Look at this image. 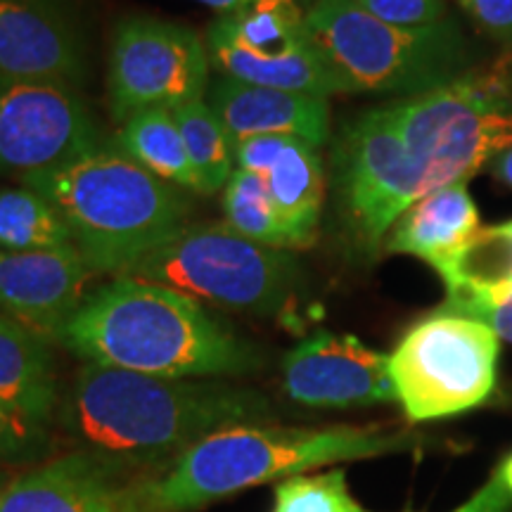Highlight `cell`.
I'll use <instances>...</instances> for the list:
<instances>
[{"instance_id":"5bb4252c","label":"cell","mask_w":512,"mask_h":512,"mask_svg":"<svg viewBox=\"0 0 512 512\" xmlns=\"http://www.w3.org/2000/svg\"><path fill=\"white\" fill-rule=\"evenodd\" d=\"M283 389L309 408H366L396 401L389 356L354 335L320 330L292 347L280 363Z\"/></svg>"},{"instance_id":"44dd1931","label":"cell","mask_w":512,"mask_h":512,"mask_svg":"<svg viewBox=\"0 0 512 512\" xmlns=\"http://www.w3.org/2000/svg\"><path fill=\"white\" fill-rule=\"evenodd\" d=\"M446 283V311L475 318L512 294V221L482 228L458 252L439 261Z\"/></svg>"},{"instance_id":"836d02e7","label":"cell","mask_w":512,"mask_h":512,"mask_svg":"<svg viewBox=\"0 0 512 512\" xmlns=\"http://www.w3.org/2000/svg\"><path fill=\"white\" fill-rule=\"evenodd\" d=\"M195 3H202L207 5V8L219 12V15H226V12L247 8V5H252L254 0H195Z\"/></svg>"},{"instance_id":"5b68a950","label":"cell","mask_w":512,"mask_h":512,"mask_svg":"<svg viewBox=\"0 0 512 512\" xmlns=\"http://www.w3.org/2000/svg\"><path fill=\"white\" fill-rule=\"evenodd\" d=\"M306 29L339 93L413 95L467 74V43L451 19L425 29L382 22L356 0H316Z\"/></svg>"},{"instance_id":"ac0fdd59","label":"cell","mask_w":512,"mask_h":512,"mask_svg":"<svg viewBox=\"0 0 512 512\" xmlns=\"http://www.w3.org/2000/svg\"><path fill=\"white\" fill-rule=\"evenodd\" d=\"M204 100L233 145L259 136H297L320 147L330 138V102L320 95L254 86L219 74L209 81Z\"/></svg>"},{"instance_id":"f546056e","label":"cell","mask_w":512,"mask_h":512,"mask_svg":"<svg viewBox=\"0 0 512 512\" xmlns=\"http://www.w3.org/2000/svg\"><path fill=\"white\" fill-rule=\"evenodd\" d=\"M467 17L494 41L512 43V0H458Z\"/></svg>"},{"instance_id":"52a82bcc","label":"cell","mask_w":512,"mask_h":512,"mask_svg":"<svg viewBox=\"0 0 512 512\" xmlns=\"http://www.w3.org/2000/svg\"><path fill=\"white\" fill-rule=\"evenodd\" d=\"M501 337L482 320L441 309L422 318L389 354L396 401L411 422L482 406L496 387Z\"/></svg>"},{"instance_id":"9c48e42d","label":"cell","mask_w":512,"mask_h":512,"mask_svg":"<svg viewBox=\"0 0 512 512\" xmlns=\"http://www.w3.org/2000/svg\"><path fill=\"white\" fill-rule=\"evenodd\" d=\"M302 0H254L204 31L211 69L254 86L330 98L339 93L306 29Z\"/></svg>"},{"instance_id":"cb8c5ba5","label":"cell","mask_w":512,"mask_h":512,"mask_svg":"<svg viewBox=\"0 0 512 512\" xmlns=\"http://www.w3.org/2000/svg\"><path fill=\"white\" fill-rule=\"evenodd\" d=\"M223 216H226L223 221L226 226L256 245L287 249V252L299 249L297 240L275 207L264 178L249 174L245 169H235L223 188Z\"/></svg>"},{"instance_id":"7402d4cb","label":"cell","mask_w":512,"mask_h":512,"mask_svg":"<svg viewBox=\"0 0 512 512\" xmlns=\"http://www.w3.org/2000/svg\"><path fill=\"white\" fill-rule=\"evenodd\" d=\"M114 147L162 181L200 192L174 110H145L119 126Z\"/></svg>"},{"instance_id":"8fae6325","label":"cell","mask_w":512,"mask_h":512,"mask_svg":"<svg viewBox=\"0 0 512 512\" xmlns=\"http://www.w3.org/2000/svg\"><path fill=\"white\" fill-rule=\"evenodd\" d=\"M335 171L351 233L368 249L380 247L403 211L432 192L387 107L361 114L344 128Z\"/></svg>"},{"instance_id":"d6a6232c","label":"cell","mask_w":512,"mask_h":512,"mask_svg":"<svg viewBox=\"0 0 512 512\" xmlns=\"http://www.w3.org/2000/svg\"><path fill=\"white\" fill-rule=\"evenodd\" d=\"M489 166H491V174L512 190V147H508V150H503L501 155L491 159Z\"/></svg>"},{"instance_id":"9a60e30c","label":"cell","mask_w":512,"mask_h":512,"mask_svg":"<svg viewBox=\"0 0 512 512\" xmlns=\"http://www.w3.org/2000/svg\"><path fill=\"white\" fill-rule=\"evenodd\" d=\"M91 43L67 0H0V79L81 88Z\"/></svg>"},{"instance_id":"e575fe53","label":"cell","mask_w":512,"mask_h":512,"mask_svg":"<svg viewBox=\"0 0 512 512\" xmlns=\"http://www.w3.org/2000/svg\"><path fill=\"white\" fill-rule=\"evenodd\" d=\"M8 482H10V475L3 470V467H0V489H3V486L8 484Z\"/></svg>"},{"instance_id":"d4e9b609","label":"cell","mask_w":512,"mask_h":512,"mask_svg":"<svg viewBox=\"0 0 512 512\" xmlns=\"http://www.w3.org/2000/svg\"><path fill=\"white\" fill-rule=\"evenodd\" d=\"M174 117L181 128L185 150L195 169L200 192L214 195L226 188L230 174L235 171L233 140L216 117L207 100H192L176 107Z\"/></svg>"},{"instance_id":"ba28073f","label":"cell","mask_w":512,"mask_h":512,"mask_svg":"<svg viewBox=\"0 0 512 512\" xmlns=\"http://www.w3.org/2000/svg\"><path fill=\"white\" fill-rule=\"evenodd\" d=\"M384 107L432 190L467 181L512 147V102L482 69Z\"/></svg>"},{"instance_id":"2e32d148","label":"cell","mask_w":512,"mask_h":512,"mask_svg":"<svg viewBox=\"0 0 512 512\" xmlns=\"http://www.w3.org/2000/svg\"><path fill=\"white\" fill-rule=\"evenodd\" d=\"M91 275L74 247L53 252L0 249V313L55 344L91 294L86 292Z\"/></svg>"},{"instance_id":"1f68e13d","label":"cell","mask_w":512,"mask_h":512,"mask_svg":"<svg viewBox=\"0 0 512 512\" xmlns=\"http://www.w3.org/2000/svg\"><path fill=\"white\" fill-rule=\"evenodd\" d=\"M482 72L512 102V43L503 46V53L491 62L489 69H482Z\"/></svg>"},{"instance_id":"f1b7e54d","label":"cell","mask_w":512,"mask_h":512,"mask_svg":"<svg viewBox=\"0 0 512 512\" xmlns=\"http://www.w3.org/2000/svg\"><path fill=\"white\" fill-rule=\"evenodd\" d=\"M453 512H512V451L475 494Z\"/></svg>"},{"instance_id":"7a4b0ae2","label":"cell","mask_w":512,"mask_h":512,"mask_svg":"<svg viewBox=\"0 0 512 512\" xmlns=\"http://www.w3.org/2000/svg\"><path fill=\"white\" fill-rule=\"evenodd\" d=\"M55 344L93 366L181 380H235L266 363L207 304L136 278H114L88 294Z\"/></svg>"},{"instance_id":"83f0119b","label":"cell","mask_w":512,"mask_h":512,"mask_svg":"<svg viewBox=\"0 0 512 512\" xmlns=\"http://www.w3.org/2000/svg\"><path fill=\"white\" fill-rule=\"evenodd\" d=\"M363 10L403 29H425L446 22L444 0H356Z\"/></svg>"},{"instance_id":"8992f818","label":"cell","mask_w":512,"mask_h":512,"mask_svg":"<svg viewBox=\"0 0 512 512\" xmlns=\"http://www.w3.org/2000/svg\"><path fill=\"white\" fill-rule=\"evenodd\" d=\"M114 278L171 287L219 309L278 316L297 294L302 273L287 249L256 245L221 221L185 223Z\"/></svg>"},{"instance_id":"484cf974","label":"cell","mask_w":512,"mask_h":512,"mask_svg":"<svg viewBox=\"0 0 512 512\" xmlns=\"http://www.w3.org/2000/svg\"><path fill=\"white\" fill-rule=\"evenodd\" d=\"M271 512H373L351 494L347 472L328 467L325 472H304L275 484Z\"/></svg>"},{"instance_id":"3957f363","label":"cell","mask_w":512,"mask_h":512,"mask_svg":"<svg viewBox=\"0 0 512 512\" xmlns=\"http://www.w3.org/2000/svg\"><path fill=\"white\" fill-rule=\"evenodd\" d=\"M418 439L382 425L283 427L235 425L219 430L140 484L143 512H192L252 486L304 472L411 451Z\"/></svg>"},{"instance_id":"277c9868","label":"cell","mask_w":512,"mask_h":512,"mask_svg":"<svg viewBox=\"0 0 512 512\" xmlns=\"http://www.w3.org/2000/svg\"><path fill=\"white\" fill-rule=\"evenodd\" d=\"M19 181L60 211L91 273H124L176 235L190 211L181 188L150 174L114 145Z\"/></svg>"},{"instance_id":"7c38bea8","label":"cell","mask_w":512,"mask_h":512,"mask_svg":"<svg viewBox=\"0 0 512 512\" xmlns=\"http://www.w3.org/2000/svg\"><path fill=\"white\" fill-rule=\"evenodd\" d=\"M102 145L98 119L79 88L0 79V176L57 169Z\"/></svg>"},{"instance_id":"ffe728a7","label":"cell","mask_w":512,"mask_h":512,"mask_svg":"<svg viewBox=\"0 0 512 512\" xmlns=\"http://www.w3.org/2000/svg\"><path fill=\"white\" fill-rule=\"evenodd\" d=\"M479 230V211L465 181L427 192L401 214L389 230L384 249L411 254L432 268L458 252Z\"/></svg>"},{"instance_id":"e0dca14e","label":"cell","mask_w":512,"mask_h":512,"mask_svg":"<svg viewBox=\"0 0 512 512\" xmlns=\"http://www.w3.org/2000/svg\"><path fill=\"white\" fill-rule=\"evenodd\" d=\"M235 169L264 178L275 207L299 247L316 238L325 197L318 145L297 136H259L233 145Z\"/></svg>"},{"instance_id":"603a6c76","label":"cell","mask_w":512,"mask_h":512,"mask_svg":"<svg viewBox=\"0 0 512 512\" xmlns=\"http://www.w3.org/2000/svg\"><path fill=\"white\" fill-rule=\"evenodd\" d=\"M72 235L46 197L27 188H0V249L5 252H53L69 249Z\"/></svg>"},{"instance_id":"30bf717a","label":"cell","mask_w":512,"mask_h":512,"mask_svg":"<svg viewBox=\"0 0 512 512\" xmlns=\"http://www.w3.org/2000/svg\"><path fill=\"white\" fill-rule=\"evenodd\" d=\"M211 62L204 36L150 15L121 19L107 62L112 117L124 124L145 110H176L207 95Z\"/></svg>"},{"instance_id":"d6986e66","label":"cell","mask_w":512,"mask_h":512,"mask_svg":"<svg viewBox=\"0 0 512 512\" xmlns=\"http://www.w3.org/2000/svg\"><path fill=\"white\" fill-rule=\"evenodd\" d=\"M60 401L53 342L0 313V406L50 427Z\"/></svg>"},{"instance_id":"4316f807","label":"cell","mask_w":512,"mask_h":512,"mask_svg":"<svg viewBox=\"0 0 512 512\" xmlns=\"http://www.w3.org/2000/svg\"><path fill=\"white\" fill-rule=\"evenodd\" d=\"M50 427L0 406V467H31L50 458Z\"/></svg>"},{"instance_id":"6da1fadb","label":"cell","mask_w":512,"mask_h":512,"mask_svg":"<svg viewBox=\"0 0 512 512\" xmlns=\"http://www.w3.org/2000/svg\"><path fill=\"white\" fill-rule=\"evenodd\" d=\"M266 394L230 380H181L83 363L57 420L81 448L140 470H162L209 434L264 425Z\"/></svg>"},{"instance_id":"4dcf8cb0","label":"cell","mask_w":512,"mask_h":512,"mask_svg":"<svg viewBox=\"0 0 512 512\" xmlns=\"http://www.w3.org/2000/svg\"><path fill=\"white\" fill-rule=\"evenodd\" d=\"M475 318L489 325V328L494 330L498 337L512 342V294L510 297L501 299V302L486 306V309L479 311Z\"/></svg>"},{"instance_id":"4fadbf2b","label":"cell","mask_w":512,"mask_h":512,"mask_svg":"<svg viewBox=\"0 0 512 512\" xmlns=\"http://www.w3.org/2000/svg\"><path fill=\"white\" fill-rule=\"evenodd\" d=\"M147 472L76 448L10 477L0 489V512H143Z\"/></svg>"}]
</instances>
